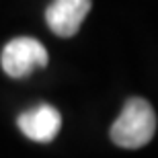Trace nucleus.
Returning a JSON list of instances; mask_svg holds the SVG:
<instances>
[{
  "instance_id": "1",
  "label": "nucleus",
  "mask_w": 158,
  "mask_h": 158,
  "mask_svg": "<svg viewBox=\"0 0 158 158\" xmlns=\"http://www.w3.org/2000/svg\"><path fill=\"white\" fill-rule=\"evenodd\" d=\"M156 131V113L148 101L140 97L131 99L123 105L119 117L111 125V140L121 148L135 150L146 146Z\"/></svg>"
},
{
  "instance_id": "2",
  "label": "nucleus",
  "mask_w": 158,
  "mask_h": 158,
  "mask_svg": "<svg viewBox=\"0 0 158 158\" xmlns=\"http://www.w3.org/2000/svg\"><path fill=\"white\" fill-rule=\"evenodd\" d=\"M49 62L43 43L33 37H17L8 41L0 53L2 70L10 78H25L37 68H45Z\"/></svg>"
},
{
  "instance_id": "3",
  "label": "nucleus",
  "mask_w": 158,
  "mask_h": 158,
  "mask_svg": "<svg viewBox=\"0 0 158 158\" xmlns=\"http://www.w3.org/2000/svg\"><path fill=\"white\" fill-rule=\"evenodd\" d=\"M90 10V0H53L45 10L47 27L58 37H72Z\"/></svg>"
},
{
  "instance_id": "4",
  "label": "nucleus",
  "mask_w": 158,
  "mask_h": 158,
  "mask_svg": "<svg viewBox=\"0 0 158 158\" xmlns=\"http://www.w3.org/2000/svg\"><path fill=\"white\" fill-rule=\"evenodd\" d=\"M17 125L29 140L47 144L58 135L60 127H62V115L56 107L43 103V105H37L29 111L21 113L17 119Z\"/></svg>"
}]
</instances>
